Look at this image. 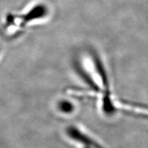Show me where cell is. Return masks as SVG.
Listing matches in <instances>:
<instances>
[{
  "label": "cell",
  "instance_id": "1",
  "mask_svg": "<svg viewBox=\"0 0 148 148\" xmlns=\"http://www.w3.org/2000/svg\"><path fill=\"white\" fill-rule=\"evenodd\" d=\"M58 108L64 113H71L73 110V106L68 101H61L58 103Z\"/></svg>",
  "mask_w": 148,
  "mask_h": 148
}]
</instances>
